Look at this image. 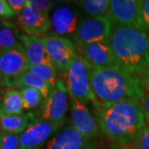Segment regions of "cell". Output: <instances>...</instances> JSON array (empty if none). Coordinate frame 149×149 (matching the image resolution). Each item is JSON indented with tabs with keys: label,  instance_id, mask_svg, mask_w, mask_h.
Masks as SVG:
<instances>
[{
	"label": "cell",
	"instance_id": "obj_19",
	"mask_svg": "<svg viewBox=\"0 0 149 149\" xmlns=\"http://www.w3.org/2000/svg\"><path fill=\"white\" fill-rule=\"evenodd\" d=\"M19 35L17 27L9 20L1 19L0 28V49L1 52L10 50L12 48L21 46L19 41Z\"/></svg>",
	"mask_w": 149,
	"mask_h": 149
},
{
	"label": "cell",
	"instance_id": "obj_28",
	"mask_svg": "<svg viewBox=\"0 0 149 149\" xmlns=\"http://www.w3.org/2000/svg\"><path fill=\"white\" fill-rule=\"evenodd\" d=\"M27 2L40 10L44 12H50L54 8V4L50 0H27Z\"/></svg>",
	"mask_w": 149,
	"mask_h": 149
},
{
	"label": "cell",
	"instance_id": "obj_9",
	"mask_svg": "<svg viewBox=\"0 0 149 149\" xmlns=\"http://www.w3.org/2000/svg\"><path fill=\"white\" fill-rule=\"evenodd\" d=\"M69 98L70 103V125L88 140L101 136L102 132L99 123L86 104L78 100L70 93H69Z\"/></svg>",
	"mask_w": 149,
	"mask_h": 149
},
{
	"label": "cell",
	"instance_id": "obj_27",
	"mask_svg": "<svg viewBox=\"0 0 149 149\" xmlns=\"http://www.w3.org/2000/svg\"><path fill=\"white\" fill-rule=\"evenodd\" d=\"M17 13L11 6L8 4L7 0H0V16L1 19L8 20L12 17H15Z\"/></svg>",
	"mask_w": 149,
	"mask_h": 149
},
{
	"label": "cell",
	"instance_id": "obj_30",
	"mask_svg": "<svg viewBox=\"0 0 149 149\" xmlns=\"http://www.w3.org/2000/svg\"><path fill=\"white\" fill-rule=\"evenodd\" d=\"M142 107L143 109L144 116L146 118V121L148 123L149 125V92L148 94H145L143 98L141 100Z\"/></svg>",
	"mask_w": 149,
	"mask_h": 149
},
{
	"label": "cell",
	"instance_id": "obj_5",
	"mask_svg": "<svg viewBox=\"0 0 149 149\" xmlns=\"http://www.w3.org/2000/svg\"><path fill=\"white\" fill-rule=\"evenodd\" d=\"M29 61L22 44L17 47L1 52L0 73L2 85L15 88L17 80L28 70Z\"/></svg>",
	"mask_w": 149,
	"mask_h": 149
},
{
	"label": "cell",
	"instance_id": "obj_16",
	"mask_svg": "<svg viewBox=\"0 0 149 149\" xmlns=\"http://www.w3.org/2000/svg\"><path fill=\"white\" fill-rule=\"evenodd\" d=\"M19 40L25 49L27 60L30 65H55L50 58L43 43L39 37L28 36L25 34L19 35Z\"/></svg>",
	"mask_w": 149,
	"mask_h": 149
},
{
	"label": "cell",
	"instance_id": "obj_13",
	"mask_svg": "<svg viewBox=\"0 0 149 149\" xmlns=\"http://www.w3.org/2000/svg\"><path fill=\"white\" fill-rule=\"evenodd\" d=\"M77 52L93 68H103L117 65L109 41L77 47Z\"/></svg>",
	"mask_w": 149,
	"mask_h": 149
},
{
	"label": "cell",
	"instance_id": "obj_26",
	"mask_svg": "<svg viewBox=\"0 0 149 149\" xmlns=\"http://www.w3.org/2000/svg\"><path fill=\"white\" fill-rule=\"evenodd\" d=\"M136 149H149V125H146L133 143Z\"/></svg>",
	"mask_w": 149,
	"mask_h": 149
},
{
	"label": "cell",
	"instance_id": "obj_6",
	"mask_svg": "<svg viewBox=\"0 0 149 149\" xmlns=\"http://www.w3.org/2000/svg\"><path fill=\"white\" fill-rule=\"evenodd\" d=\"M113 22L108 17H84L78 29L72 37L77 47L109 41L111 34Z\"/></svg>",
	"mask_w": 149,
	"mask_h": 149
},
{
	"label": "cell",
	"instance_id": "obj_31",
	"mask_svg": "<svg viewBox=\"0 0 149 149\" xmlns=\"http://www.w3.org/2000/svg\"><path fill=\"white\" fill-rule=\"evenodd\" d=\"M143 81L144 88L149 92V69L146 71V73L143 75Z\"/></svg>",
	"mask_w": 149,
	"mask_h": 149
},
{
	"label": "cell",
	"instance_id": "obj_22",
	"mask_svg": "<svg viewBox=\"0 0 149 149\" xmlns=\"http://www.w3.org/2000/svg\"><path fill=\"white\" fill-rule=\"evenodd\" d=\"M56 70L57 68L55 65H29L28 70L37 76L39 79L42 80L47 83L52 89L56 85Z\"/></svg>",
	"mask_w": 149,
	"mask_h": 149
},
{
	"label": "cell",
	"instance_id": "obj_34",
	"mask_svg": "<svg viewBox=\"0 0 149 149\" xmlns=\"http://www.w3.org/2000/svg\"><path fill=\"white\" fill-rule=\"evenodd\" d=\"M51 2H52L54 4L55 3H70V2L74 1V0H50Z\"/></svg>",
	"mask_w": 149,
	"mask_h": 149
},
{
	"label": "cell",
	"instance_id": "obj_21",
	"mask_svg": "<svg viewBox=\"0 0 149 149\" xmlns=\"http://www.w3.org/2000/svg\"><path fill=\"white\" fill-rule=\"evenodd\" d=\"M83 10L91 17H108L110 0H77Z\"/></svg>",
	"mask_w": 149,
	"mask_h": 149
},
{
	"label": "cell",
	"instance_id": "obj_17",
	"mask_svg": "<svg viewBox=\"0 0 149 149\" xmlns=\"http://www.w3.org/2000/svg\"><path fill=\"white\" fill-rule=\"evenodd\" d=\"M35 118L36 116L32 112L17 115L0 114L1 130L8 133L21 134Z\"/></svg>",
	"mask_w": 149,
	"mask_h": 149
},
{
	"label": "cell",
	"instance_id": "obj_20",
	"mask_svg": "<svg viewBox=\"0 0 149 149\" xmlns=\"http://www.w3.org/2000/svg\"><path fill=\"white\" fill-rule=\"evenodd\" d=\"M24 88H32L40 91L44 97V100L47 98L48 95L53 90L47 83L39 79L37 76L32 74L29 70L26 71L19 78L15 86V89H18V90H22Z\"/></svg>",
	"mask_w": 149,
	"mask_h": 149
},
{
	"label": "cell",
	"instance_id": "obj_24",
	"mask_svg": "<svg viewBox=\"0 0 149 149\" xmlns=\"http://www.w3.org/2000/svg\"><path fill=\"white\" fill-rule=\"evenodd\" d=\"M0 149H20V134L1 131Z\"/></svg>",
	"mask_w": 149,
	"mask_h": 149
},
{
	"label": "cell",
	"instance_id": "obj_8",
	"mask_svg": "<svg viewBox=\"0 0 149 149\" xmlns=\"http://www.w3.org/2000/svg\"><path fill=\"white\" fill-rule=\"evenodd\" d=\"M55 66L66 71L72 60L78 54L75 43L67 37L59 36L39 37Z\"/></svg>",
	"mask_w": 149,
	"mask_h": 149
},
{
	"label": "cell",
	"instance_id": "obj_2",
	"mask_svg": "<svg viewBox=\"0 0 149 149\" xmlns=\"http://www.w3.org/2000/svg\"><path fill=\"white\" fill-rule=\"evenodd\" d=\"M117 65L143 79L149 69V35L139 27L113 23L109 39Z\"/></svg>",
	"mask_w": 149,
	"mask_h": 149
},
{
	"label": "cell",
	"instance_id": "obj_23",
	"mask_svg": "<svg viewBox=\"0 0 149 149\" xmlns=\"http://www.w3.org/2000/svg\"><path fill=\"white\" fill-rule=\"evenodd\" d=\"M22 100L23 106L26 110L36 109L40 104L44 101V97L40 91L32 88H24L20 90Z\"/></svg>",
	"mask_w": 149,
	"mask_h": 149
},
{
	"label": "cell",
	"instance_id": "obj_15",
	"mask_svg": "<svg viewBox=\"0 0 149 149\" xmlns=\"http://www.w3.org/2000/svg\"><path fill=\"white\" fill-rule=\"evenodd\" d=\"M89 140L71 125L61 128L44 146L43 149H82Z\"/></svg>",
	"mask_w": 149,
	"mask_h": 149
},
{
	"label": "cell",
	"instance_id": "obj_32",
	"mask_svg": "<svg viewBox=\"0 0 149 149\" xmlns=\"http://www.w3.org/2000/svg\"><path fill=\"white\" fill-rule=\"evenodd\" d=\"M110 149H136L134 147H130L128 145H121V144H113L112 145Z\"/></svg>",
	"mask_w": 149,
	"mask_h": 149
},
{
	"label": "cell",
	"instance_id": "obj_7",
	"mask_svg": "<svg viewBox=\"0 0 149 149\" xmlns=\"http://www.w3.org/2000/svg\"><path fill=\"white\" fill-rule=\"evenodd\" d=\"M69 93L64 81L58 80L51 94L44 100L38 116L43 120L63 126L69 107Z\"/></svg>",
	"mask_w": 149,
	"mask_h": 149
},
{
	"label": "cell",
	"instance_id": "obj_18",
	"mask_svg": "<svg viewBox=\"0 0 149 149\" xmlns=\"http://www.w3.org/2000/svg\"><path fill=\"white\" fill-rule=\"evenodd\" d=\"M24 109L21 91L15 88H8L1 101V114H22Z\"/></svg>",
	"mask_w": 149,
	"mask_h": 149
},
{
	"label": "cell",
	"instance_id": "obj_33",
	"mask_svg": "<svg viewBox=\"0 0 149 149\" xmlns=\"http://www.w3.org/2000/svg\"><path fill=\"white\" fill-rule=\"evenodd\" d=\"M82 149H100V148H98L95 143L89 142V143L86 144V145H85V147H84Z\"/></svg>",
	"mask_w": 149,
	"mask_h": 149
},
{
	"label": "cell",
	"instance_id": "obj_25",
	"mask_svg": "<svg viewBox=\"0 0 149 149\" xmlns=\"http://www.w3.org/2000/svg\"><path fill=\"white\" fill-rule=\"evenodd\" d=\"M139 28L149 35V0H143L139 11Z\"/></svg>",
	"mask_w": 149,
	"mask_h": 149
},
{
	"label": "cell",
	"instance_id": "obj_11",
	"mask_svg": "<svg viewBox=\"0 0 149 149\" xmlns=\"http://www.w3.org/2000/svg\"><path fill=\"white\" fill-rule=\"evenodd\" d=\"M51 36L72 37L83 19L77 8L61 4L54 8L51 14Z\"/></svg>",
	"mask_w": 149,
	"mask_h": 149
},
{
	"label": "cell",
	"instance_id": "obj_12",
	"mask_svg": "<svg viewBox=\"0 0 149 149\" xmlns=\"http://www.w3.org/2000/svg\"><path fill=\"white\" fill-rule=\"evenodd\" d=\"M18 27L25 35L42 37L51 30V18L48 13L40 10L27 2L17 15Z\"/></svg>",
	"mask_w": 149,
	"mask_h": 149
},
{
	"label": "cell",
	"instance_id": "obj_1",
	"mask_svg": "<svg viewBox=\"0 0 149 149\" xmlns=\"http://www.w3.org/2000/svg\"><path fill=\"white\" fill-rule=\"evenodd\" d=\"M91 103L102 133L116 144L133 143L146 126L140 100H127L108 104L95 100Z\"/></svg>",
	"mask_w": 149,
	"mask_h": 149
},
{
	"label": "cell",
	"instance_id": "obj_14",
	"mask_svg": "<svg viewBox=\"0 0 149 149\" xmlns=\"http://www.w3.org/2000/svg\"><path fill=\"white\" fill-rule=\"evenodd\" d=\"M143 0H110L108 17L113 23L139 27V16Z\"/></svg>",
	"mask_w": 149,
	"mask_h": 149
},
{
	"label": "cell",
	"instance_id": "obj_4",
	"mask_svg": "<svg viewBox=\"0 0 149 149\" xmlns=\"http://www.w3.org/2000/svg\"><path fill=\"white\" fill-rule=\"evenodd\" d=\"M65 74L66 87L69 93L85 104L95 100L91 66L79 54L72 60Z\"/></svg>",
	"mask_w": 149,
	"mask_h": 149
},
{
	"label": "cell",
	"instance_id": "obj_29",
	"mask_svg": "<svg viewBox=\"0 0 149 149\" xmlns=\"http://www.w3.org/2000/svg\"><path fill=\"white\" fill-rule=\"evenodd\" d=\"M11 8L15 11L17 15H18L21 11L27 5V0H7Z\"/></svg>",
	"mask_w": 149,
	"mask_h": 149
},
{
	"label": "cell",
	"instance_id": "obj_10",
	"mask_svg": "<svg viewBox=\"0 0 149 149\" xmlns=\"http://www.w3.org/2000/svg\"><path fill=\"white\" fill-rule=\"evenodd\" d=\"M61 128L56 123L35 118L20 134V149H41Z\"/></svg>",
	"mask_w": 149,
	"mask_h": 149
},
{
	"label": "cell",
	"instance_id": "obj_3",
	"mask_svg": "<svg viewBox=\"0 0 149 149\" xmlns=\"http://www.w3.org/2000/svg\"><path fill=\"white\" fill-rule=\"evenodd\" d=\"M91 71L94 100L108 104L127 100L141 101L143 98V79L117 65L103 68L91 67Z\"/></svg>",
	"mask_w": 149,
	"mask_h": 149
}]
</instances>
